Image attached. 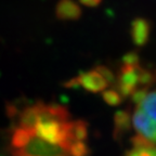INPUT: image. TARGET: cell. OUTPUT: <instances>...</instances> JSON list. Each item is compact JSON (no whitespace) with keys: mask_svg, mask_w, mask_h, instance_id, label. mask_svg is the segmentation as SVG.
Wrapping results in <instances>:
<instances>
[{"mask_svg":"<svg viewBox=\"0 0 156 156\" xmlns=\"http://www.w3.org/2000/svg\"><path fill=\"white\" fill-rule=\"evenodd\" d=\"M71 114L65 106L58 104L36 103L20 113L17 126L32 131L37 136L51 143L68 147L72 138Z\"/></svg>","mask_w":156,"mask_h":156,"instance_id":"obj_1","label":"cell"},{"mask_svg":"<svg viewBox=\"0 0 156 156\" xmlns=\"http://www.w3.org/2000/svg\"><path fill=\"white\" fill-rule=\"evenodd\" d=\"M10 153L12 156H71L64 146L46 141L20 126L11 133Z\"/></svg>","mask_w":156,"mask_h":156,"instance_id":"obj_2","label":"cell"},{"mask_svg":"<svg viewBox=\"0 0 156 156\" xmlns=\"http://www.w3.org/2000/svg\"><path fill=\"white\" fill-rule=\"evenodd\" d=\"M131 125L136 136L156 146V90L149 91L143 100L136 104Z\"/></svg>","mask_w":156,"mask_h":156,"instance_id":"obj_3","label":"cell"},{"mask_svg":"<svg viewBox=\"0 0 156 156\" xmlns=\"http://www.w3.org/2000/svg\"><path fill=\"white\" fill-rule=\"evenodd\" d=\"M140 69L141 65H127L122 64L120 67L116 83V90L122 98L131 97L140 88Z\"/></svg>","mask_w":156,"mask_h":156,"instance_id":"obj_4","label":"cell"},{"mask_svg":"<svg viewBox=\"0 0 156 156\" xmlns=\"http://www.w3.org/2000/svg\"><path fill=\"white\" fill-rule=\"evenodd\" d=\"M65 87H81L89 92L98 93L106 90V88L108 87V83L105 80V78L95 68H93V69L83 72L76 77L72 78L71 80H68L65 83Z\"/></svg>","mask_w":156,"mask_h":156,"instance_id":"obj_5","label":"cell"},{"mask_svg":"<svg viewBox=\"0 0 156 156\" xmlns=\"http://www.w3.org/2000/svg\"><path fill=\"white\" fill-rule=\"evenodd\" d=\"M150 33H151V25L147 20L138 17L131 23L130 35L132 41L136 47H143L147 44Z\"/></svg>","mask_w":156,"mask_h":156,"instance_id":"obj_6","label":"cell"},{"mask_svg":"<svg viewBox=\"0 0 156 156\" xmlns=\"http://www.w3.org/2000/svg\"><path fill=\"white\" fill-rule=\"evenodd\" d=\"M55 14L62 21H75L81 15V9L74 0H60L55 8Z\"/></svg>","mask_w":156,"mask_h":156,"instance_id":"obj_7","label":"cell"},{"mask_svg":"<svg viewBox=\"0 0 156 156\" xmlns=\"http://www.w3.org/2000/svg\"><path fill=\"white\" fill-rule=\"evenodd\" d=\"M132 147L124 156H156V146L147 143L140 136H134L131 140Z\"/></svg>","mask_w":156,"mask_h":156,"instance_id":"obj_8","label":"cell"},{"mask_svg":"<svg viewBox=\"0 0 156 156\" xmlns=\"http://www.w3.org/2000/svg\"><path fill=\"white\" fill-rule=\"evenodd\" d=\"M131 126V115L129 111H118L114 116V130H113L114 139H119L120 136H122L130 129Z\"/></svg>","mask_w":156,"mask_h":156,"instance_id":"obj_9","label":"cell"},{"mask_svg":"<svg viewBox=\"0 0 156 156\" xmlns=\"http://www.w3.org/2000/svg\"><path fill=\"white\" fill-rule=\"evenodd\" d=\"M72 138L74 142H86L88 138V124L83 120H73L72 122Z\"/></svg>","mask_w":156,"mask_h":156,"instance_id":"obj_10","label":"cell"},{"mask_svg":"<svg viewBox=\"0 0 156 156\" xmlns=\"http://www.w3.org/2000/svg\"><path fill=\"white\" fill-rule=\"evenodd\" d=\"M102 98L106 104L111 106H117L122 104L124 98L116 89H106L102 92Z\"/></svg>","mask_w":156,"mask_h":156,"instance_id":"obj_11","label":"cell"},{"mask_svg":"<svg viewBox=\"0 0 156 156\" xmlns=\"http://www.w3.org/2000/svg\"><path fill=\"white\" fill-rule=\"evenodd\" d=\"M94 68L97 69L98 72H99V73L101 74V75L103 76V77L105 78V80L107 81L108 86L115 83L114 74H113V72L111 71L110 68H107L106 66H103V65H99V66H97V67H94Z\"/></svg>","mask_w":156,"mask_h":156,"instance_id":"obj_12","label":"cell"},{"mask_svg":"<svg viewBox=\"0 0 156 156\" xmlns=\"http://www.w3.org/2000/svg\"><path fill=\"white\" fill-rule=\"evenodd\" d=\"M122 64H127V65H140L139 55L136 52L127 53L124 56V58H122Z\"/></svg>","mask_w":156,"mask_h":156,"instance_id":"obj_13","label":"cell"},{"mask_svg":"<svg viewBox=\"0 0 156 156\" xmlns=\"http://www.w3.org/2000/svg\"><path fill=\"white\" fill-rule=\"evenodd\" d=\"M81 5H86V7H89V8H94L97 5H99L101 3L102 0H78Z\"/></svg>","mask_w":156,"mask_h":156,"instance_id":"obj_14","label":"cell"}]
</instances>
